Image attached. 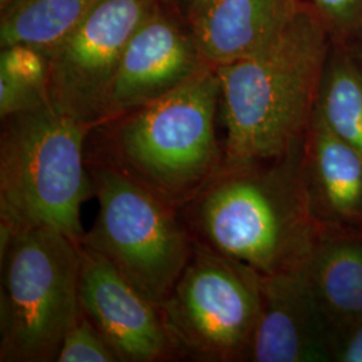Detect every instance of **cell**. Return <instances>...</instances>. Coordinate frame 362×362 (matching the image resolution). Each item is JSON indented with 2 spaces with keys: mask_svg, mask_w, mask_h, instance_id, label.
<instances>
[{
  "mask_svg": "<svg viewBox=\"0 0 362 362\" xmlns=\"http://www.w3.org/2000/svg\"><path fill=\"white\" fill-rule=\"evenodd\" d=\"M322 19L302 7L267 45L216 67L223 164L278 158L303 141L329 59Z\"/></svg>",
  "mask_w": 362,
  "mask_h": 362,
  "instance_id": "1",
  "label": "cell"
},
{
  "mask_svg": "<svg viewBox=\"0 0 362 362\" xmlns=\"http://www.w3.org/2000/svg\"><path fill=\"white\" fill-rule=\"evenodd\" d=\"M302 152L303 141L278 158L223 164L180 208L194 240L260 275L303 264L318 230L303 191Z\"/></svg>",
  "mask_w": 362,
  "mask_h": 362,
  "instance_id": "2",
  "label": "cell"
},
{
  "mask_svg": "<svg viewBox=\"0 0 362 362\" xmlns=\"http://www.w3.org/2000/svg\"><path fill=\"white\" fill-rule=\"evenodd\" d=\"M219 101L216 67L206 66L176 90L98 125L86 158L116 168L180 209L223 165Z\"/></svg>",
  "mask_w": 362,
  "mask_h": 362,
  "instance_id": "3",
  "label": "cell"
},
{
  "mask_svg": "<svg viewBox=\"0 0 362 362\" xmlns=\"http://www.w3.org/2000/svg\"><path fill=\"white\" fill-rule=\"evenodd\" d=\"M0 231L49 228L81 242V209L94 196L86 146L97 127L50 100L3 118Z\"/></svg>",
  "mask_w": 362,
  "mask_h": 362,
  "instance_id": "4",
  "label": "cell"
},
{
  "mask_svg": "<svg viewBox=\"0 0 362 362\" xmlns=\"http://www.w3.org/2000/svg\"><path fill=\"white\" fill-rule=\"evenodd\" d=\"M0 361H57L79 317L81 246L49 228L0 242Z\"/></svg>",
  "mask_w": 362,
  "mask_h": 362,
  "instance_id": "5",
  "label": "cell"
},
{
  "mask_svg": "<svg viewBox=\"0 0 362 362\" xmlns=\"http://www.w3.org/2000/svg\"><path fill=\"white\" fill-rule=\"evenodd\" d=\"M86 163L98 214L79 245L103 255L160 306L194 251L180 209L110 165Z\"/></svg>",
  "mask_w": 362,
  "mask_h": 362,
  "instance_id": "6",
  "label": "cell"
},
{
  "mask_svg": "<svg viewBox=\"0 0 362 362\" xmlns=\"http://www.w3.org/2000/svg\"><path fill=\"white\" fill-rule=\"evenodd\" d=\"M260 306L262 275L194 240L191 258L158 311L175 360L240 362Z\"/></svg>",
  "mask_w": 362,
  "mask_h": 362,
  "instance_id": "7",
  "label": "cell"
},
{
  "mask_svg": "<svg viewBox=\"0 0 362 362\" xmlns=\"http://www.w3.org/2000/svg\"><path fill=\"white\" fill-rule=\"evenodd\" d=\"M158 10V0H101L45 54L49 65L47 94L52 104L85 122L101 125L125 49Z\"/></svg>",
  "mask_w": 362,
  "mask_h": 362,
  "instance_id": "8",
  "label": "cell"
},
{
  "mask_svg": "<svg viewBox=\"0 0 362 362\" xmlns=\"http://www.w3.org/2000/svg\"><path fill=\"white\" fill-rule=\"evenodd\" d=\"M81 246V245H79ZM79 310L119 362L175 360L158 306L106 259L81 246Z\"/></svg>",
  "mask_w": 362,
  "mask_h": 362,
  "instance_id": "9",
  "label": "cell"
},
{
  "mask_svg": "<svg viewBox=\"0 0 362 362\" xmlns=\"http://www.w3.org/2000/svg\"><path fill=\"white\" fill-rule=\"evenodd\" d=\"M206 66L192 30L187 33L160 8L125 49L107 94L104 122L176 90Z\"/></svg>",
  "mask_w": 362,
  "mask_h": 362,
  "instance_id": "10",
  "label": "cell"
},
{
  "mask_svg": "<svg viewBox=\"0 0 362 362\" xmlns=\"http://www.w3.org/2000/svg\"><path fill=\"white\" fill-rule=\"evenodd\" d=\"M245 361H334L303 264L262 275L260 314Z\"/></svg>",
  "mask_w": 362,
  "mask_h": 362,
  "instance_id": "11",
  "label": "cell"
},
{
  "mask_svg": "<svg viewBox=\"0 0 362 362\" xmlns=\"http://www.w3.org/2000/svg\"><path fill=\"white\" fill-rule=\"evenodd\" d=\"M300 172L318 233L362 235V157L317 109L305 134Z\"/></svg>",
  "mask_w": 362,
  "mask_h": 362,
  "instance_id": "12",
  "label": "cell"
},
{
  "mask_svg": "<svg viewBox=\"0 0 362 362\" xmlns=\"http://www.w3.org/2000/svg\"><path fill=\"white\" fill-rule=\"evenodd\" d=\"M299 0H202L191 30L208 65L231 64L267 45L296 18Z\"/></svg>",
  "mask_w": 362,
  "mask_h": 362,
  "instance_id": "13",
  "label": "cell"
},
{
  "mask_svg": "<svg viewBox=\"0 0 362 362\" xmlns=\"http://www.w3.org/2000/svg\"><path fill=\"white\" fill-rule=\"evenodd\" d=\"M303 269L336 361L338 349L362 324V235L318 233Z\"/></svg>",
  "mask_w": 362,
  "mask_h": 362,
  "instance_id": "14",
  "label": "cell"
},
{
  "mask_svg": "<svg viewBox=\"0 0 362 362\" xmlns=\"http://www.w3.org/2000/svg\"><path fill=\"white\" fill-rule=\"evenodd\" d=\"M101 0H11L1 7V47L26 43L46 54Z\"/></svg>",
  "mask_w": 362,
  "mask_h": 362,
  "instance_id": "15",
  "label": "cell"
},
{
  "mask_svg": "<svg viewBox=\"0 0 362 362\" xmlns=\"http://www.w3.org/2000/svg\"><path fill=\"white\" fill-rule=\"evenodd\" d=\"M315 109L362 157V70L348 55L327 59Z\"/></svg>",
  "mask_w": 362,
  "mask_h": 362,
  "instance_id": "16",
  "label": "cell"
},
{
  "mask_svg": "<svg viewBox=\"0 0 362 362\" xmlns=\"http://www.w3.org/2000/svg\"><path fill=\"white\" fill-rule=\"evenodd\" d=\"M57 362L119 361L104 337L82 313H79L76 324L66 333Z\"/></svg>",
  "mask_w": 362,
  "mask_h": 362,
  "instance_id": "17",
  "label": "cell"
},
{
  "mask_svg": "<svg viewBox=\"0 0 362 362\" xmlns=\"http://www.w3.org/2000/svg\"><path fill=\"white\" fill-rule=\"evenodd\" d=\"M0 73L28 88L47 93V58L34 46L15 43L3 47L0 55Z\"/></svg>",
  "mask_w": 362,
  "mask_h": 362,
  "instance_id": "18",
  "label": "cell"
},
{
  "mask_svg": "<svg viewBox=\"0 0 362 362\" xmlns=\"http://www.w3.org/2000/svg\"><path fill=\"white\" fill-rule=\"evenodd\" d=\"M49 100L46 91L37 90L13 81V78L0 73V117L22 113L37 107Z\"/></svg>",
  "mask_w": 362,
  "mask_h": 362,
  "instance_id": "19",
  "label": "cell"
},
{
  "mask_svg": "<svg viewBox=\"0 0 362 362\" xmlns=\"http://www.w3.org/2000/svg\"><path fill=\"white\" fill-rule=\"evenodd\" d=\"M317 13L338 28H351L362 21V0H313Z\"/></svg>",
  "mask_w": 362,
  "mask_h": 362,
  "instance_id": "20",
  "label": "cell"
},
{
  "mask_svg": "<svg viewBox=\"0 0 362 362\" xmlns=\"http://www.w3.org/2000/svg\"><path fill=\"white\" fill-rule=\"evenodd\" d=\"M336 361L362 362V324L348 337L336 354Z\"/></svg>",
  "mask_w": 362,
  "mask_h": 362,
  "instance_id": "21",
  "label": "cell"
},
{
  "mask_svg": "<svg viewBox=\"0 0 362 362\" xmlns=\"http://www.w3.org/2000/svg\"><path fill=\"white\" fill-rule=\"evenodd\" d=\"M200 1H202V0H189V6H191V8H194V6H197ZM191 8H189V10H191Z\"/></svg>",
  "mask_w": 362,
  "mask_h": 362,
  "instance_id": "22",
  "label": "cell"
},
{
  "mask_svg": "<svg viewBox=\"0 0 362 362\" xmlns=\"http://www.w3.org/2000/svg\"><path fill=\"white\" fill-rule=\"evenodd\" d=\"M8 1H11V0H0V4H1V7H3V6H6Z\"/></svg>",
  "mask_w": 362,
  "mask_h": 362,
  "instance_id": "23",
  "label": "cell"
}]
</instances>
